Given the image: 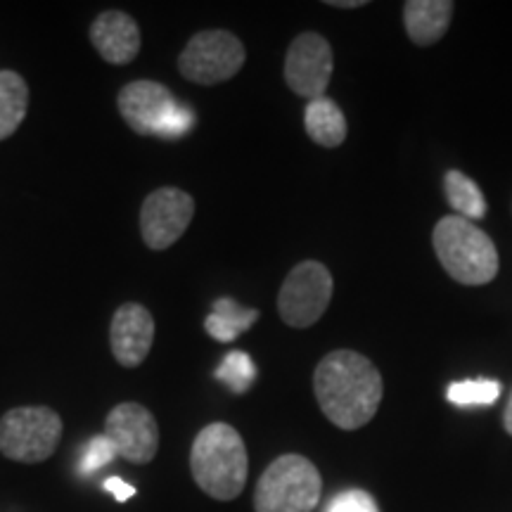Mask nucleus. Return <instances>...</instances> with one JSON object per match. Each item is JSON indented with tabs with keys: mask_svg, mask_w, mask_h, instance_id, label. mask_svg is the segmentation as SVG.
Segmentation results:
<instances>
[{
	"mask_svg": "<svg viewBox=\"0 0 512 512\" xmlns=\"http://www.w3.org/2000/svg\"><path fill=\"white\" fill-rule=\"evenodd\" d=\"M105 489L110 491V494H112L114 498H117L119 503H126L128 498L136 496V486L126 484L124 479H121V477H110V479H107V482H105Z\"/></svg>",
	"mask_w": 512,
	"mask_h": 512,
	"instance_id": "obj_23",
	"label": "nucleus"
},
{
	"mask_svg": "<svg viewBox=\"0 0 512 512\" xmlns=\"http://www.w3.org/2000/svg\"><path fill=\"white\" fill-rule=\"evenodd\" d=\"M503 422H505V432L512 437V394H510V401H508V408H505V415H503Z\"/></svg>",
	"mask_w": 512,
	"mask_h": 512,
	"instance_id": "obj_25",
	"label": "nucleus"
},
{
	"mask_svg": "<svg viewBox=\"0 0 512 512\" xmlns=\"http://www.w3.org/2000/svg\"><path fill=\"white\" fill-rule=\"evenodd\" d=\"M328 512H380L368 491L349 489L332 498Z\"/></svg>",
	"mask_w": 512,
	"mask_h": 512,
	"instance_id": "obj_22",
	"label": "nucleus"
},
{
	"mask_svg": "<svg viewBox=\"0 0 512 512\" xmlns=\"http://www.w3.org/2000/svg\"><path fill=\"white\" fill-rule=\"evenodd\" d=\"M323 494L318 467L299 453L275 458L254 491L256 512H313Z\"/></svg>",
	"mask_w": 512,
	"mask_h": 512,
	"instance_id": "obj_4",
	"label": "nucleus"
},
{
	"mask_svg": "<svg viewBox=\"0 0 512 512\" xmlns=\"http://www.w3.org/2000/svg\"><path fill=\"white\" fill-rule=\"evenodd\" d=\"M304 126L309 138L320 147H339L347 140V117L342 107L325 95L306 105Z\"/></svg>",
	"mask_w": 512,
	"mask_h": 512,
	"instance_id": "obj_15",
	"label": "nucleus"
},
{
	"mask_svg": "<svg viewBox=\"0 0 512 512\" xmlns=\"http://www.w3.org/2000/svg\"><path fill=\"white\" fill-rule=\"evenodd\" d=\"M247 50L235 34L223 29H207L195 34L178 57L183 79L197 86H216L233 79L245 67Z\"/></svg>",
	"mask_w": 512,
	"mask_h": 512,
	"instance_id": "obj_6",
	"label": "nucleus"
},
{
	"mask_svg": "<svg viewBox=\"0 0 512 512\" xmlns=\"http://www.w3.org/2000/svg\"><path fill=\"white\" fill-rule=\"evenodd\" d=\"M114 458H117V448L112 446V441L105 434H98V437H93L86 444V448H83L79 458V472L81 475H93L100 467L112 463Z\"/></svg>",
	"mask_w": 512,
	"mask_h": 512,
	"instance_id": "obj_21",
	"label": "nucleus"
},
{
	"mask_svg": "<svg viewBox=\"0 0 512 512\" xmlns=\"http://www.w3.org/2000/svg\"><path fill=\"white\" fill-rule=\"evenodd\" d=\"M332 67H335V57H332L330 43L320 34L306 31V34L294 38L290 50H287L285 81L299 98H306L309 102L318 100L330 86Z\"/></svg>",
	"mask_w": 512,
	"mask_h": 512,
	"instance_id": "obj_9",
	"label": "nucleus"
},
{
	"mask_svg": "<svg viewBox=\"0 0 512 512\" xmlns=\"http://www.w3.org/2000/svg\"><path fill=\"white\" fill-rule=\"evenodd\" d=\"M444 192L446 200L451 204L453 211L460 216V219H484L486 216V200L484 192L479 190V185L472 181L470 176H465L463 171H446L444 176Z\"/></svg>",
	"mask_w": 512,
	"mask_h": 512,
	"instance_id": "obj_18",
	"label": "nucleus"
},
{
	"mask_svg": "<svg viewBox=\"0 0 512 512\" xmlns=\"http://www.w3.org/2000/svg\"><path fill=\"white\" fill-rule=\"evenodd\" d=\"M259 320V311L256 309H245L235 299L221 297L216 299L214 306H211V313L204 320V330L209 332L211 339L216 342H233L238 339L242 332H247L252 325Z\"/></svg>",
	"mask_w": 512,
	"mask_h": 512,
	"instance_id": "obj_16",
	"label": "nucleus"
},
{
	"mask_svg": "<svg viewBox=\"0 0 512 512\" xmlns=\"http://www.w3.org/2000/svg\"><path fill=\"white\" fill-rule=\"evenodd\" d=\"M328 5H332V8L349 10V8H363V5H366V0H330Z\"/></svg>",
	"mask_w": 512,
	"mask_h": 512,
	"instance_id": "obj_24",
	"label": "nucleus"
},
{
	"mask_svg": "<svg viewBox=\"0 0 512 512\" xmlns=\"http://www.w3.org/2000/svg\"><path fill=\"white\" fill-rule=\"evenodd\" d=\"M126 126L140 136H162L166 121L176 112L178 102L166 86L157 81H133L121 88L117 98Z\"/></svg>",
	"mask_w": 512,
	"mask_h": 512,
	"instance_id": "obj_11",
	"label": "nucleus"
},
{
	"mask_svg": "<svg viewBox=\"0 0 512 512\" xmlns=\"http://www.w3.org/2000/svg\"><path fill=\"white\" fill-rule=\"evenodd\" d=\"M216 377H219L226 387L233 389L235 394L247 392L256 377L254 361L249 358V354H245V351H230V354L223 358L219 370H216Z\"/></svg>",
	"mask_w": 512,
	"mask_h": 512,
	"instance_id": "obj_20",
	"label": "nucleus"
},
{
	"mask_svg": "<svg viewBox=\"0 0 512 512\" xmlns=\"http://www.w3.org/2000/svg\"><path fill=\"white\" fill-rule=\"evenodd\" d=\"M91 41L102 60L114 67L133 62L140 53V29L136 19L119 10H107L95 19Z\"/></svg>",
	"mask_w": 512,
	"mask_h": 512,
	"instance_id": "obj_13",
	"label": "nucleus"
},
{
	"mask_svg": "<svg viewBox=\"0 0 512 512\" xmlns=\"http://www.w3.org/2000/svg\"><path fill=\"white\" fill-rule=\"evenodd\" d=\"M105 434L121 456L133 465H147L157 456L159 427L155 415L140 403H119L105 420Z\"/></svg>",
	"mask_w": 512,
	"mask_h": 512,
	"instance_id": "obj_10",
	"label": "nucleus"
},
{
	"mask_svg": "<svg viewBox=\"0 0 512 512\" xmlns=\"http://www.w3.org/2000/svg\"><path fill=\"white\" fill-rule=\"evenodd\" d=\"M60 439L62 418L53 408L22 406L0 418V453L17 463H43L53 456Z\"/></svg>",
	"mask_w": 512,
	"mask_h": 512,
	"instance_id": "obj_5",
	"label": "nucleus"
},
{
	"mask_svg": "<svg viewBox=\"0 0 512 512\" xmlns=\"http://www.w3.org/2000/svg\"><path fill=\"white\" fill-rule=\"evenodd\" d=\"M155 342V318L143 304L128 302L112 316L110 344L119 366L136 368L150 354Z\"/></svg>",
	"mask_w": 512,
	"mask_h": 512,
	"instance_id": "obj_12",
	"label": "nucleus"
},
{
	"mask_svg": "<svg viewBox=\"0 0 512 512\" xmlns=\"http://www.w3.org/2000/svg\"><path fill=\"white\" fill-rule=\"evenodd\" d=\"M453 10L451 0H408L403 5V24L406 34L415 46L427 48L441 41L451 27Z\"/></svg>",
	"mask_w": 512,
	"mask_h": 512,
	"instance_id": "obj_14",
	"label": "nucleus"
},
{
	"mask_svg": "<svg viewBox=\"0 0 512 512\" xmlns=\"http://www.w3.org/2000/svg\"><path fill=\"white\" fill-rule=\"evenodd\" d=\"M29 86L17 72L0 69V140L10 138L27 117Z\"/></svg>",
	"mask_w": 512,
	"mask_h": 512,
	"instance_id": "obj_17",
	"label": "nucleus"
},
{
	"mask_svg": "<svg viewBox=\"0 0 512 512\" xmlns=\"http://www.w3.org/2000/svg\"><path fill=\"white\" fill-rule=\"evenodd\" d=\"M441 266L460 285H486L498 275V249L475 223L460 216H444L432 233Z\"/></svg>",
	"mask_w": 512,
	"mask_h": 512,
	"instance_id": "obj_3",
	"label": "nucleus"
},
{
	"mask_svg": "<svg viewBox=\"0 0 512 512\" xmlns=\"http://www.w3.org/2000/svg\"><path fill=\"white\" fill-rule=\"evenodd\" d=\"M332 273L320 261H302L290 271L278 294V313L290 328H311L332 299Z\"/></svg>",
	"mask_w": 512,
	"mask_h": 512,
	"instance_id": "obj_7",
	"label": "nucleus"
},
{
	"mask_svg": "<svg viewBox=\"0 0 512 512\" xmlns=\"http://www.w3.org/2000/svg\"><path fill=\"white\" fill-rule=\"evenodd\" d=\"M318 406L339 430H361L375 418L384 396L380 370L358 351H330L313 373Z\"/></svg>",
	"mask_w": 512,
	"mask_h": 512,
	"instance_id": "obj_1",
	"label": "nucleus"
},
{
	"mask_svg": "<svg viewBox=\"0 0 512 512\" xmlns=\"http://www.w3.org/2000/svg\"><path fill=\"white\" fill-rule=\"evenodd\" d=\"M501 382L498 380H486V377H479V380H463L453 382L448 387L446 399L453 403V406L467 408V406H494L501 396Z\"/></svg>",
	"mask_w": 512,
	"mask_h": 512,
	"instance_id": "obj_19",
	"label": "nucleus"
},
{
	"mask_svg": "<svg viewBox=\"0 0 512 512\" xmlns=\"http://www.w3.org/2000/svg\"><path fill=\"white\" fill-rule=\"evenodd\" d=\"M192 477L204 494L216 501H233L247 484L249 458L240 432L226 422L200 430L190 451Z\"/></svg>",
	"mask_w": 512,
	"mask_h": 512,
	"instance_id": "obj_2",
	"label": "nucleus"
},
{
	"mask_svg": "<svg viewBox=\"0 0 512 512\" xmlns=\"http://www.w3.org/2000/svg\"><path fill=\"white\" fill-rule=\"evenodd\" d=\"M192 216L195 200L185 190L159 188L150 192L140 209V233L145 245L155 252L176 245L188 230Z\"/></svg>",
	"mask_w": 512,
	"mask_h": 512,
	"instance_id": "obj_8",
	"label": "nucleus"
}]
</instances>
